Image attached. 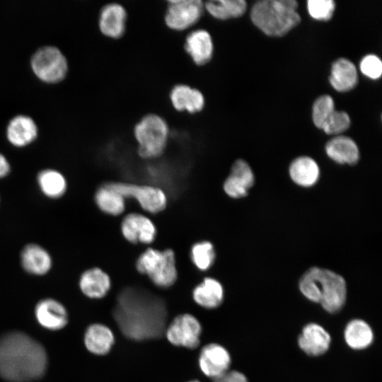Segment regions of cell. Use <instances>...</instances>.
Segmentation results:
<instances>
[{
    "label": "cell",
    "instance_id": "obj_29",
    "mask_svg": "<svg viewBox=\"0 0 382 382\" xmlns=\"http://www.w3.org/2000/svg\"><path fill=\"white\" fill-rule=\"evenodd\" d=\"M95 202L98 207L110 215L117 216L125 210V198L109 183H105L96 190Z\"/></svg>",
    "mask_w": 382,
    "mask_h": 382
},
{
    "label": "cell",
    "instance_id": "obj_19",
    "mask_svg": "<svg viewBox=\"0 0 382 382\" xmlns=\"http://www.w3.org/2000/svg\"><path fill=\"white\" fill-rule=\"evenodd\" d=\"M185 48L195 64H204L212 57L214 45L212 37L204 29L195 30L187 36Z\"/></svg>",
    "mask_w": 382,
    "mask_h": 382
},
{
    "label": "cell",
    "instance_id": "obj_20",
    "mask_svg": "<svg viewBox=\"0 0 382 382\" xmlns=\"http://www.w3.org/2000/svg\"><path fill=\"white\" fill-rule=\"evenodd\" d=\"M325 151L330 158L340 164L354 165L359 159L357 144L346 136H337L329 140Z\"/></svg>",
    "mask_w": 382,
    "mask_h": 382
},
{
    "label": "cell",
    "instance_id": "obj_7",
    "mask_svg": "<svg viewBox=\"0 0 382 382\" xmlns=\"http://www.w3.org/2000/svg\"><path fill=\"white\" fill-rule=\"evenodd\" d=\"M31 67L38 79L46 83H54L65 77L68 64L66 57L58 48L44 46L33 55Z\"/></svg>",
    "mask_w": 382,
    "mask_h": 382
},
{
    "label": "cell",
    "instance_id": "obj_11",
    "mask_svg": "<svg viewBox=\"0 0 382 382\" xmlns=\"http://www.w3.org/2000/svg\"><path fill=\"white\" fill-rule=\"evenodd\" d=\"M198 363L204 375L215 378L228 371L231 364V356L223 346L211 343L202 349Z\"/></svg>",
    "mask_w": 382,
    "mask_h": 382
},
{
    "label": "cell",
    "instance_id": "obj_23",
    "mask_svg": "<svg viewBox=\"0 0 382 382\" xmlns=\"http://www.w3.org/2000/svg\"><path fill=\"white\" fill-rule=\"evenodd\" d=\"M170 98L176 110L191 113L200 111L204 105V96L199 90L183 84L173 88Z\"/></svg>",
    "mask_w": 382,
    "mask_h": 382
},
{
    "label": "cell",
    "instance_id": "obj_26",
    "mask_svg": "<svg viewBox=\"0 0 382 382\" xmlns=\"http://www.w3.org/2000/svg\"><path fill=\"white\" fill-rule=\"evenodd\" d=\"M224 288L216 279L205 278L193 290L194 301L200 306L212 309L219 307L224 301Z\"/></svg>",
    "mask_w": 382,
    "mask_h": 382
},
{
    "label": "cell",
    "instance_id": "obj_5",
    "mask_svg": "<svg viewBox=\"0 0 382 382\" xmlns=\"http://www.w3.org/2000/svg\"><path fill=\"white\" fill-rule=\"evenodd\" d=\"M168 132L167 123L160 116L149 114L144 117L134 130L140 156L144 158L159 156L166 148Z\"/></svg>",
    "mask_w": 382,
    "mask_h": 382
},
{
    "label": "cell",
    "instance_id": "obj_32",
    "mask_svg": "<svg viewBox=\"0 0 382 382\" xmlns=\"http://www.w3.org/2000/svg\"><path fill=\"white\" fill-rule=\"evenodd\" d=\"M334 111V101L331 96L324 95L318 98L313 105L312 117L314 125L322 129Z\"/></svg>",
    "mask_w": 382,
    "mask_h": 382
},
{
    "label": "cell",
    "instance_id": "obj_9",
    "mask_svg": "<svg viewBox=\"0 0 382 382\" xmlns=\"http://www.w3.org/2000/svg\"><path fill=\"white\" fill-rule=\"evenodd\" d=\"M201 333L200 323L189 313L176 316L166 330V337L172 345L187 349L199 346Z\"/></svg>",
    "mask_w": 382,
    "mask_h": 382
},
{
    "label": "cell",
    "instance_id": "obj_22",
    "mask_svg": "<svg viewBox=\"0 0 382 382\" xmlns=\"http://www.w3.org/2000/svg\"><path fill=\"white\" fill-rule=\"evenodd\" d=\"M115 342L112 330L105 325L94 323L89 325L84 335V344L86 349L96 355L108 353Z\"/></svg>",
    "mask_w": 382,
    "mask_h": 382
},
{
    "label": "cell",
    "instance_id": "obj_12",
    "mask_svg": "<svg viewBox=\"0 0 382 382\" xmlns=\"http://www.w3.org/2000/svg\"><path fill=\"white\" fill-rule=\"evenodd\" d=\"M255 176L248 163L242 159L236 160L224 184L225 192L232 198H242L253 186Z\"/></svg>",
    "mask_w": 382,
    "mask_h": 382
},
{
    "label": "cell",
    "instance_id": "obj_24",
    "mask_svg": "<svg viewBox=\"0 0 382 382\" xmlns=\"http://www.w3.org/2000/svg\"><path fill=\"white\" fill-rule=\"evenodd\" d=\"M329 81L334 89L340 92L353 89L357 83L354 64L345 58L338 59L332 65Z\"/></svg>",
    "mask_w": 382,
    "mask_h": 382
},
{
    "label": "cell",
    "instance_id": "obj_16",
    "mask_svg": "<svg viewBox=\"0 0 382 382\" xmlns=\"http://www.w3.org/2000/svg\"><path fill=\"white\" fill-rule=\"evenodd\" d=\"M330 343V334L321 325L314 323L304 326L298 338V344L301 349L312 357L325 353Z\"/></svg>",
    "mask_w": 382,
    "mask_h": 382
},
{
    "label": "cell",
    "instance_id": "obj_17",
    "mask_svg": "<svg viewBox=\"0 0 382 382\" xmlns=\"http://www.w3.org/2000/svg\"><path fill=\"white\" fill-rule=\"evenodd\" d=\"M6 133L8 141L13 146L23 147L35 141L37 127L30 117L18 115L9 121Z\"/></svg>",
    "mask_w": 382,
    "mask_h": 382
},
{
    "label": "cell",
    "instance_id": "obj_27",
    "mask_svg": "<svg viewBox=\"0 0 382 382\" xmlns=\"http://www.w3.org/2000/svg\"><path fill=\"white\" fill-rule=\"evenodd\" d=\"M37 183L40 192L47 198L59 199L64 196L67 189L64 175L57 170L46 168L37 175Z\"/></svg>",
    "mask_w": 382,
    "mask_h": 382
},
{
    "label": "cell",
    "instance_id": "obj_4",
    "mask_svg": "<svg viewBox=\"0 0 382 382\" xmlns=\"http://www.w3.org/2000/svg\"><path fill=\"white\" fill-rule=\"evenodd\" d=\"M297 8L295 0H262L253 5L250 18L267 35L281 37L300 23Z\"/></svg>",
    "mask_w": 382,
    "mask_h": 382
},
{
    "label": "cell",
    "instance_id": "obj_10",
    "mask_svg": "<svg viewBox=\"0 0 382 382\" xmlns=\"http://www.w3.org/2000/svg\"><path fill=\"white\" fill-rule=\"evenodd\" d=\"M165 15L167 25L174 30H185L201 17L204 4L199 0H173L168 2Z\"/></svg>",
    "mask_w": 382,
    "mask_h": 382
},
{
    "label": "cell",
    "instance_id": "obj_15",
    "mask_svg": "<svg viewBox=\"0 0 382 382\" xmlns=\"http://www.w3.org/2000/svg\"><path fill=\"white\" fill-rule=\"evenodd\" d=\"M35 314L37 322L48 330L62 329L68 323V313L65 307L54 299L40 300L35 306Z\"/></svg>",
    "mask_w": 382,
    "mask_h": 382
},
{
    "label": "cell",
    "instance_id": "obj_13",
    "mask_svg": "<svg viewBox=\"0 0 382 382\" xmlns=\"http://www.w3.org/2000/svg\"><path fill=\"white\" fill-rule=\"evenodd\" d=\"M20 262L27 273L35 276L47 274L52 267L50 253L42 245L34 243H28L22 248Z\"/></svg>",
    "mask_w": 382,
    "mask_h": 382
},
{
    "label": "cell",
    "instance_id": "obj_1",
    "mask_svg": "<svg viewBox=\"0 0 382 382\" xmlns=\"http://www.w3.org/2000/svg\"><path fill=\"white\" fill-rule=\"evenodd\" d=\"M112 315L122 334L133 340L158 338L166 330L167 311L164 303L145 291H122Z\"/></svg>",
    "mask_w": 382,
    "mask_h": 382
},
{
    "label": "cell",
    "instance_id": "obj_38",
    "mask_svg": "<svg viewBox=\"0 0 382 382\" xmlns=\"http://www.w3.org/2000/svg\"><path fill=\"white\" fill-rule=\"evenodd\" d=\"M188 382H199V381H197V380H192V381H188Z\"/></svg>",
    "mask_w": 382,
    "mask_h": 382
},
{
    "label": "cell",
    "instance_id": "obj_18",
    "mask_svg": "<svg viewBox=\"0 0 382 382\" xmlns=\"http://www.w3.org/2000/svg\"><path fill=\"white\" fill-rule=\"evenodd\" d=\"M127 13L125 8L116 3L105 5L99 16V28L105 35L117 38L125 30Z\"/></svg>",
    "mask_w": 382,
    "mask_h": 382
},
{
    "label": "cell",
    "instance_id": "obj_35",
    "mask_svg": "<svg viewBox=\"0 0 382 382\" xmlns=\"http://www.w3.org/2000/svg\"><path fill=\"white\" fill-rule=\"evenodd\" d=\"M360 70L363 74L370 79H378L382 73V62L374 54L366 55L361 61Z\"/></svg>",
    "mask_w": 382,
    "mask_h": 382
},
{
    "label": "cell",
    "instance_id": "obj_30",
    "mask_svg": "<svg viewBox=\"0 0 382 382\" xmlns=\"http://www.w3.org/2000/svg\"><path fill=\"white\" fill-rule=\"evenodd\" d=\"M246 7L244 0H213L204 5L209 14L220 20L240 17L245 13Z\"/></svg>",
    "mask_w": 382,
    "mask_h": 382
},
{
    "label": "cell",
    "instance_id": "obj_14",
    "mask_svg": "<svg viewBox=\"0 0 382 382\" xmlns=\"http://www.w3.org/2000/svg\"><path fill=\"white\" fill-rule=\"evenodd\" d=\"M124 237L132 243H150L156 236V228L146 216L132 213L127 215L122 222Z\"/></svg>",
    "mask_w": 382,
    "mask_h": 382
},
{
    "label": "cell",
    "instance_id": "obj_31",
    "mask_svg": "<svg viewBox=\"0 0 382 382\" xmlns=\"http://www.w3.org/2000/svg\"><path fill=\"white\" fill-rule=\"evenodd\" d=\"M191 258L198 269L208 270L212 265L215 258L213 245L208 241L195 243L191 249Z\"/></svg>",
    "mask_w": 382,
    "mask_h": 382
},
{
    "label": "cell",
    "instance_id": "obj_28",
    "mask_svg": "<svg viewBox=\"0 0 382 382\" xmlns=\"http://www.w3.org/2000/svg\"><path fill=\"white\" fill-rule=\"evenodd\" d=\"M347 345L356 350L366 349L373 342L374 333L369 325L360 319L349 321L344 332Z\"/></svg>",
    "mask_w": 382,
    "mask_h": 382
},
{
    "label": "cell",
    "instance_id": "obj_2",
    "mask_svg": "<svg viewBox=\"0 0 382 382\" xmlns=\"http://www.w3.org/2000/svg\"><path fill=\"white\" fill-rule=\"evenodd\" d=\"M44 347L28 335L11 331L0 337V377L8 382H30L45 373Z\"/></svg>",
    "mask_w": 382,
    "mask_h": 382
},
{
    "label": "cell",
    "instance_id": "obj_34",
    "mask_svg": "<svg viewBox=\"0 0 382 382\" xmlns=\"http://www.w3.org/2000/svg\"><path fill=\"white\" fill-rule=\"evenodd\" d=\"M349 125L350 119L348 114L344 111L335 110L322 129L328 134H337L347 130Z\"/></svg>",
    "mask_w": 382,
    "mask_h": 382
},
{
    "label": "cell",
    "instance_id": "obj_6",
    "mask_svg": "<svg viewBox=\"0 0 382 382\" xmlns=\"http://www.w3.org/2000/svg\"><path fill=\"white\" fill-rule=\"evenodd\" d=\"M137 268L159 287L170 286L177 279L175 255L170 249L162 252L152 248L146 250L137 260Z\"/></svg>",
    "mask_w": 382,
    "mask_h": 382
},
{
    "label": "cell",
    "instance_id": "obj_8",
    "mask_svg": "<svg viewBox=\"0 0 382 382\" xmlns=\"http://www.w3.org/2000/svg\"><path fill=\"white\" fill-rule=\"evenodd\" d=\"M124 198H134L146 211L157 213L166 206L167 197L160 188L127 183H108Z\"/></svg>",
    "mask_w": 382,
    "mask_h": 382
},
{
    "label": "cell",
    "instance_id": "obj_3",
    "mask_svg": "<svg viewBox=\"0 0 382 382\" xmlns=\"http://www.w3.org/2000/svg\"><path fill=\"white\" fill-rule=\"evenodd\" d=\"M299 290L308 300L320 303L328 312L340 311L347 299V284L340 274L328 269L312 267L301 277Z\"/></svg>",
    "mask_w": 382,
    "mask_h": 382
},
{
    "label": "cell",
    "instance_id": "obj_21",
    "mask_svg": "<svg viewBox=\"0 0 382 382\" xmlns=\"http://www.w3.org/2000/svg\"><path fill=\"white\" fill-rule=\"evenodd\" d=\"M79 288L82 293L91 299H100L110 289V277L98 267L84 271L79 278Z\"/></svg>",
    "mask_w": 382,
    "mask_h": 382
},
{
    "label": "cell",
    "instance_id": "obj_37",
    "mask_svg": "<svg viewBox=\"0 0 382 382\" xmlns=\"http://www.w3.org/2000/svg\"><path fill=\"white\" fill-rule=\"evenodd\" d=\"M11 171V166L5 157V156L0 153V180L6 177Z\"/></svg>",
    "mask_w": 382,
    "mask_h": 382
},
{
    "label": "cell",
    "instance_id": "obj_36",
    "mask_svg": "<svg viewBox=\"0 0 382 382\" xmlns=\"http://www.w3.org/2000/svg\"><path fill=\"white\" fill-rule=\"evenodd\" d=\"M213 382H248V380L243 374L237 371H231L214 378Z\"/></svg>",
    "mask_w": 382,
    "mask_h": 382
},
{
    "label": "cell",
    "instance_id": "obj_33",
    "mask_svg": "<svg viewBox=\"0 0 382 382\" xmlns=\"http://www.w3.org/2000/svg\"><path fill=\"white\" fill-rule=\"evenodd\" d=\"M335 4L332 0H309L307 8L310 16L318 21H328L332 16Z\"/></svg>",
    "mask_w": 382,
    "mask_h": 382
},
{
    "label": "cell",
    "instance_id": "obj_25",
    "mask_svg": "<svg viewBox=\"0 0 382 382\" xmlns=\"http://www.w3.org/2000/svg\"><path fill=\"white\" fill-rule=\"evenodd\" d=\"M291 179L301 187L314 185L320 177L318 163L311 157L300 156L294 159L289 168Z\"/></svg>",
    "mask_w": 382,
    "mask_h": 382
}]
</instances>
